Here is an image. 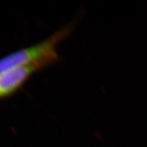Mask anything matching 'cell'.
<instances>
[{"instance_id":"cell-1","label":"cell","mask_w":147,"mask_h":147,"mask_svg":"<svg viewBox=\"0 0 147 147\" xmlns=\"http://www.w3.org/2000/svg\"><path fill=\"white\" fill-rule=\"evenodd\" d=\"M71 28V25L64 27L40 43L16 51L0 59V74L18 66L35 63L45 66L54 62L58 59L57 46L70 32Z\"/></svg>"},{"instance_id":"cell-2","label":"cell","mask_w":147,"mask_h":147,"mask_svg":"<svg viewBox=\"0 0 147 147\" xmlns=\"http://www.w3.org/2000/svg\"><path fill=\"white\" fill-rule=\"evenodd\" d=\"M44 67L38 63L14 67L0 74V97L13 93L23 85L32 74Z\"/></svg>"}]
</instances>
